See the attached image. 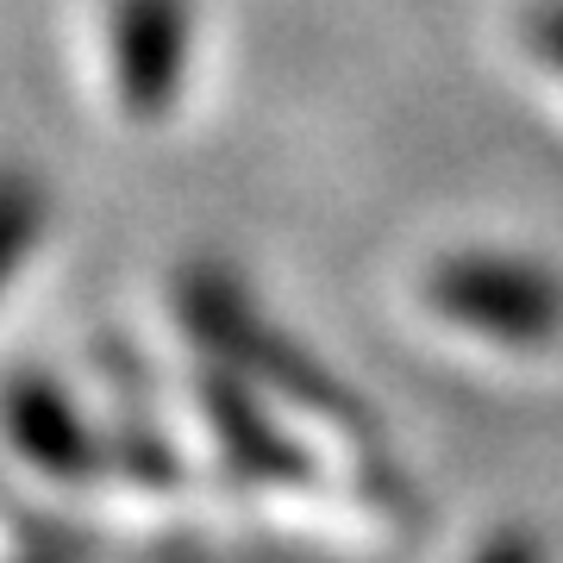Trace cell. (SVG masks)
<instances>
[{
    "instance_id": "cell-1",
    "label": "cell",
    "mask_w": 563,
    "mask_h": 563,
    "mask_svg": "<svg viewBox=\"0 0 563 563\" xmlns=\"http://www.w3.org/2000/svg\"><path fill=\"white\" fill-rule=\"evenodd\" d=\"M176 313H181V332L207 351V363H225V369H239L244 383H263L269 395H282L288 407L339 426L351 439H369L363 401L313 351H301L288 332H276V325L263 320V307L251 301V288L232 269L188 263L176 282Z\"/></svg>"
},
{
    "instance_id": "cell-2",
    "label": "cell",
    "mask_w": 563,
    "mask_h": 563,
    "mask_svg": "<svg viewBox=\"0 0 563 563\" xmlns=\"http://www.w3.org/2000/svg\"><path fill=\"white\" fill-rule=\"evenodd\" d=\"M426 301L439 320L463 325L507 351H544L563 339V276L514 251H451L426 276Z\"/></svg>"
},
{
    "instance_id": "cell-3",
    "label": "cell",
    "mask_w": 563,
    "mask_h": 563,
    "mask_svg": "<svg viewBox=\"0 0 563 563\" xmlns=\"http://www.w3.org/2000/svg\"><path fill=\"white\" fill-rule=\"evenodd\" d=\"M0 426L7 439L20 444V457L57 483H95V476H113V451H107V432L88 413L57 376L44 369H13L0 383Z\"/></svg>"
},
{
    "instance_id": "cell-4",
    "label": "cell",
    "mask_w": 563,
    "mask_h": 563,
    "mask_svg": "<svg viewBox=\"0 0 563 563\" xmlns=\"http://www.w3.org/2000/svg\"><path fill=\"white\" fill-rule=\"evenodd\" d=\"M113 51V88L132 120H163L181 95L188 51H195V13L188 0H113L107 20Z\"/></svg>"
},
{
    "instance_id": "cell-5",
    "label": "cell",
    "mask_w": 563,
    "mask_h": 563,
    "mask_svg": "<svg viewBox=\"0 0 563 563\" xmlns=\"http://www.w3.org/2000/svg\"><path fill=\"white\" fill-rule=\"evenodd\" d=\"M195 401H201V420H207V432H213V444L225 451V463L239 470L244 483L307 488L320 476L313 457H307V444L263 407L257 383H244L239 369L207 363L201 376H195Z\"/></svg>"
},
{
    "instance_id": "cell-6",
    "label": "cell",
    "mask_w": 563,
    "mask_h": 563,
    "mask_svg": "<svg viewBox=\"0 0 563 563\" xmlns=\"http://www.w3.org/2000/svg\"><path fill=\"white\" fill-rule=\"evenodd\" d=\"M44 225H51L44 181L32 169H20V163H0V295L20 276V263L32 257V244L44 239Z\"/></svg>"
},
{
    "instance_id": "cell-7",
    "label": "cell",
    "mask_w": 563,
    "mask_h": 563,
    "mask_svg": "<svg viewBox=\"0 0 563 563\" xmlns=\"http://www.w3.org/2000/svg\"><path fill=\"white\" fill-rule=\"evenodd\" d=\"M526 32H532V44H539V57L563 76V0H544V7H532Z\"/></svg>"
},
{
    "instance_id": "cell-8",
    "label": "cell",
    "mask_w": 563,
    "mask_h": 563,
    "mask_svg": "<svg viewBox=\"0 0 563 563\" xmlns=\"http://www.w3.org/2000/svg\"><path fill=\"white\" fill-rule=\"evenodd\" d=\"M470 563H544V544L532 532H495Z\"/></svg>"
},
{
    "instance_id": "cell-9",
    "label": "cell",
    "mask_w": 563,
    "mask_h": 563,
    "mask_svg": "<svg viewBox=\"0 0 563 563\" xmlns=\"http://www.w3.org/2000/svg\"><path fill=\"white\" fill-rule=\"evenodd\" d=\"M13 563H76L69 551H25V558H13Z\"/></svg>"
}]
</instances>
